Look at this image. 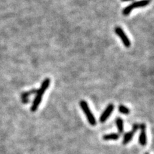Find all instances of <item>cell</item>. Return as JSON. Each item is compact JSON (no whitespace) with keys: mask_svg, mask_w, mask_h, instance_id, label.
<instances>
[{"mask_svg":"<svg viewBox=\"0 0 154 154\" xmlns=\"http://www.w3.org/2000/svg\"><path fill=\"white\" fill-rule=\"evenodd\" d=\"M50 82H51V80L50 79L47 78L45 79L44 81L42 82L40 88L38 90H37L36 96L34 100H33V102L30 109L32 112H35L38 109V106H39L41 101L42 100V96L44 95L46 90L48 89V88H49Z\"/></svg>","mask_w":154,"mask_h":154,"instance_id":"obj_1","label":"cell"},{"mask_svg":"<svg viewBox=\"0 0 154 154\" xmlns=\"http://www.w3.org/2000/svg\"><path fill=\"white\" fill-rule=\"evenodd\" d=\"M80 106L81 109H82V110L84 111L89 124L91 125H92V126H94V125H96V118L94 117V116L93 115V114L92 113V112H91V110L89 107V105L88 103H87L86 101L81 100L80 102Z\"/></svg>","mask_w":154,"mask_h":154,"instance_id":"obj_2","label":"cell"},{"mask_svg":"<svg viewBox=\"0 0 154 154\" xmlns=\"http://www.w3.org/2000/svg\"><path fill=\"white\" fill-rule=\"evenodd\" d=\"M150 0H140V1L134 2L123 9V14L125 16H128L134 9L146 7L150 3Z\"/></svg>","mask_w":154,"mask_h":154,"instance_id":"obj_3","label":"cell"},{"mask_svg":"<svg viewBox=\"0 0 154 154\" xmlns=\"http://www.w3.org/2000/svg\"><path fill=\"white\" fill-rule=\"evenodd\" d=\"M115 32L119 37V38H121L125 47L129 48L131 46V41H130L128 37L127 36L126 34H125V33L124 32V31L123 30V29L122 28H120L119 26L116 28Z\"/></svg>","mask_w":154,"mask_h":154,"instance_id":"obj_4","label":"cell"},{"mask_svg":"<svg viewBox=\"0 0 154 154\" xmlns=\"http://www.w3.org/2000/svg\"><path fill=\"white\" fill-rule=\"evenodd\" d=\"M139 128V125L138 124H134L132 126V128L131 131L128 132H127L125 134L123 140V144H127L131 141L135 133L137 131Z\"/></svg>","mask_w":154,"mask_h":154,"instance_id":"obj_5","label":"cell"},{"mask_svg":"<svg viewBox=\"0 0 154 154\" xmlns=\"http://www.w3.org/2000/svg\"><path fill=\"white\" fill-rule=\"evenodd\" d=\"M114 109V105L112 103L109 104L107 108L105 109L104 110V112L101 115V116L100 118V121L101 123H104L105 122L107 121L108 118L110 117V116L111 115L112 111Z\"/></svg>","mask_w":154,"mask_h":154,"instance_id":"obj_6","label":"cell"},{"mask_svg":"<svg viewBox=\"0 0 154 154\" xmlns=\"http://www.w3.org/2000/svg\"><path fill=\"white\" fill-rule=\"evenodd\" d=\"M139 127L141 128V134L139 135V144H140L143 146H146V144L147 143L146 125L144 123H142L141 125H139Z\"/></svg>","mask_w":154,"mask_h":154,"instance_id":"obj_7","label":"cell"},{"mask_svg":"<svg viewBox=\"0 0 154 154\" xmlns=\"http://www.w3.org/2000/svg\"><path fill=\"white\" fill-rule=\"evenodd\" d=\"M120 137L119 133H110L105 134L103 136V139L105 141H116Z\"/></svg>","mask_w":154,"mask_h":154,"instance_id":"obj_8","label":"cell"},{"mask_svg":"<svg viewBox=\"0 0 154 154\" xmlns=\"http://www.w3.org/2000/svg\"><path fill=\"white\" fill-rule=\"evenodd\" d=\"M116 127L118 128V131L119 132V134H122L124 132V122L123 120L121 118H118L116 121Z\"/></svg>","mask_w":154,"mask_h":154,"instance_id":"obj_9","label":"cell"},{"mask_svg":"<svg viewBox=\"0 0 154 154\" xmlns=\"http://www.w3.org/2000/svg\"><path fill=\"white\" fill-rule=\"evenodd\" d=\"M36 92H37V90L34 89H32L30 91H26V92H23L21 95V97L22 98V99H26V98H28L29 96H30L34 93H36Z\"/></svg>","mask_w":154,"mask_h":154,"instance_id":"obj_10","label":"cell"},{"mask_svg":"<svg viewBox=\"0 0 154 154\" xmlns=\"http://www.w3.org/2000/svg\"><path fill=\"white\" fill-rule=\"evenodd\" d=\"M118 109H119V112L123 114L127 115V114H129L130 112H131V110H130V109L127 107H126V106H125V105H119Z\"/></svg>","mask_w":154,"mask_h":154,"instance_id":"obj_11","label":"cell"},{"mask_svg":"<svg viewBox=\"0 0 154 154\" xmlns=\"http://www.w3.org/2000/svg\"><path fill=\"white\" fill-rule=\"evenodd\" d=\"M122 2H131V1H134V0H122Z\"/></svg>","mask_w":154,"mask_h":154,"instance_id":"obj_12","label":"cell"},{"mask_svg":"<svg viewBox=\"0 0 154 154\" xmlns=\"http://www.w3.org/2000/svg\"><path fill=\"white\" fill-rule=\"evenodd\" d=\"M144 154H149V153H145Z\"/></svg>","mask_w":154,"mask_h":154,"instance_id":"obj_13","label":"cell"}]
</instances>
